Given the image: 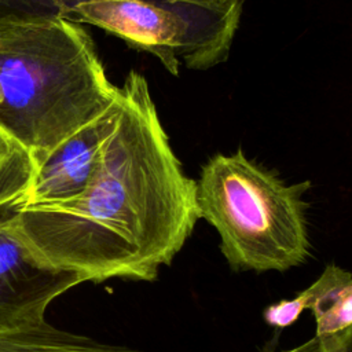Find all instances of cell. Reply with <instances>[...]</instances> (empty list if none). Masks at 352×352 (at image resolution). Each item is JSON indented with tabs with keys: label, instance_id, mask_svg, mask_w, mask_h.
<instances>
[{
	"label": "cell",
	"instance_id": "cell-1",
	"mask_svg": "<svg viewBox=\"0 0 352 352\" xmlns=\"http://www.w3.org/2000/svg\"><path fill=\"white\" fill-rule=\"evenodd\" d=\"M95 173L66 202L8 208V223L41 265L84 282H153L201 219L188 177L160 120L148 82L131 70Z\"/></svg>",
	"mask_w": 352,
	"mask_h": 352
},
{
	"label": "cell",
	"instance_id": "cell-2",
	"mask_svg": "<svg viewBox=\"0 0 352 352\" xmlns=\"http://www.w3.org/2000/svg\"><path fill=\"white\" fill-rule=\"evenodd\" d=\"M117 91L80 23L58 15L0 28V135L34 161L104 113Z\"/></svg>",
	"mask_w": 352,
	"mask_h": 352
},
{
	"label": "cell",
	"instance_id": "cell-3",
	"mask_svg": "<svg viewBox=\"0 0 352 352\" xmlns=\"http://www.w3.org/2000/svg\"><path fill=\"white\" fill-rule=\"evenodd\" d=\"M311 182L286 184L242 150L217 153L201 169L197 202L220 235L234 271H287L311 254L304 195Z\"/></svg>",
	"mask_w": 352,
	"mask_h": 352
},
{
	"label": "cell",
	"instance_id": "cell-4",
	"mask_svg": "<svg viewBox=\"0 0 352 352\" xmlns=\"http://www.w3.org/2000/svg\"><path fill=\"white\" fill-rule=\"evenodd\" d=\"M62 16L154 55L173 76L227 60L242 0H58Z\"/></svg>",
	"mask_w": 352,
	"mask_h": 352
},
{
	"label": "cell",
	"instance_id": "cell-5",
	"mask_svg": "<svg viewBox=\"0 0 352 352\" xmlns=\"http://www.w3.org/2000/svg\"><path fill=\"white\" fill-rule=\"evenodd\" d=\"M8 208L0 209V333L45 324L51 302L84 283L73 272L38 264L11 230Z\"/></svg>",
	"mask_w": 352,
	"mask_h": 352
},
{
	"label": "cell",
	"instance_id": "cell-6",
	"mask_svg": "<svg viewBox=\"0 0 352 352\" xmlns=\"http://www.w3.org/2000/svg\"><path fill=\"white\" fill-rule=\"evenodd\" d=\"M118 110L117 91L116 102L104 113L36 161L30 183L15 205H55L80 195L95 173L102 148L116 126Z\"/></svg>",
	"mask_w": 352,
	"mask_h": 352
},
{
	"label": "cell",
	"instance_id": "cell-7",
	"mask_svg": "<svg viewBox=\"0 0 352 352\" xmlns=\"http://www.w3.org/2000/svg\"><path fill=\"white\" fill-rule=\"evenodd\" d=\"M304 312L311 309L319 342L331 341L352 327V274L329 264L322 275L294 297Z\"/></svg>",
	"mask_w": 352,
	"mask_h": 352
},
{
	"label": "cell",
	"instance_id": "cell-8",
	"mask_svg": "<svg viewBox=\"0 0 352 352\" xmlns=\"http://www.w3.org/2000/svg\"><path fill=\"white\" fill-rule=\"evenodd\" d=\"M0 352H143L126 345L103 342L51 323L40 327L0 333Z\"/></svg>",
	"mask_w": 352,
	"mask_h": 352
},
{
	"label": "cell",
	"instance_id": "cell-9",
	"mask_svg": "<svg viewBox=\"0 0 352 352\" xmlns=\"http://www.w3.org/2000/svg\"><path fill=\"white\" fill-rule=\"evenodd\" d=\"M34 166L32 155L19 147L0 162V209L19 201L30 183Z\"/></svg>",
	"mask_w": 352,
	"mask_h": 352
},
{
	"label": "cell",
	"instance_id": "cell-10",
	"mask_svg": "<svg viewBox=\"0 0 352 352\" xmlns=\"http://www.w3.org/2000/svg\"><path fill=\"white\" fill-rule=\"evenodd\" d=\"M58 15V0H0V28Z\"/></svg>",
	"mask_w": 352,
	"mask_h": 352
},
{
	"label": "cell",
	"instance_id": "cell-11",
	"mask_svg": "<svg viewBox=\"0 0 352 352\" xmlns=\"http://www.w3.org/2000/svg\"><path fill=\"white\" fill-rule=\"evenodd\" d=\"M280 352H352V327L331 341L319 342L312 337L296 348Z\"/></svg>",
	"mask_w": 352,
	"mask_h": 352
},
{
	"label": "cell",
	"instance_id": "cell-12",
	"mask_svg": "<svg viewBox=\"0 0 352 352\" xmlns=\"http://www.w3.org/2000/svg\"><path fill=\"white\" fill-rule=\"evenodd\" d=\"M16 146H14L11 142H8L3 135H0V162L15 148Z\"/></svg>",
	"mask_w": 352,
	"mask_h": 352
}]
</instances>
